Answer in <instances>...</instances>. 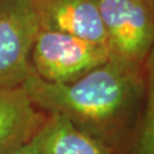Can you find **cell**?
<instances>
[{
	"instance_id": "cell-1",
	"label": "cell",
	"mask_w": 154,
	"mask_h": 154,
	"mask_svg": "<svg viewBox=\"0 0 154 154\" xmlns=\"http://www.w3.org/2000/svg\"><path fill=\"white\" fill-rule=\"evenodd\" d=\"M140 65L110 57L67 83L45 81L34 71L22 87L47 114H60L111 146L136 112L143 91Z\"/></svg>"
},
{
	"instance_id": "cell-2",
	"label": "cell",
	"mask_w": 154,
	"mask_h": 154,
	"mask_svg": "<svg viewBox=\"0 0 154 154\" xmlns=\"http://www.w3.org/2000/svg\"><path fill=\"white\" fill-rule=\"evenodd\" d=\"M110 58L106 45L94 44L66 33L41 29L33 46V71L45 81L67 83Z\"/></svg>"
},
{
	"instance_id": "cell-3",
	"label": "cell",
	"mask_w": 154,
	"mask_h": 154,
	"mask_svg": "<svg viewBox=\"0 0 154 154\" xmlns=\"http://www.w3.org/2000/svg\"><path fill=\"white\" fill-rule=\"evenodd\" d=\"M110 57L140 65L154 48L152 0H99Z\"/></svg>"
},
{
	"instance_id": "cell-4",
	"label": "cell",
	"mask_w": 154,
	"mask_h": 154,
	"mask_svg": "<svg viewBox=\"0 0 154 154\" xmlns=\"http://www.w3.org/2000/svg\"><path fill=\"white\" fill-rule=\"evenodd\" d=\"M40 30L34 4L0 0V87H20L33 71L31 55Z\"/></svg>"
},
{
	"instance_id": "cell-5",
	"label": "cell",
	"mask_w": 154,
	"mask_h": 154,
	"mask_svg": "<svg viewBox=\"0 0 154 154\" xmlns=\"http://www.w3.org/2000/svg\"><path fill=\"white\" fill-rule=\"evenodd\" d=\"M98 1L42 0L34 6L41 29L66 33L94 44L107 46Z\"/></svg>"
},
{
	"instance_id": "cell-6",
	"label": "cell",
	"mask_w": 154,
	"mask_h": 154,
	"mask_svg": "<svg viewBox=\"0 0 154 154\" xmlns=\"http://www.w3.org/2000/svg\"><path fill=\"white\" fill-rule=\"evenodd\" d=\"M47 114L20 87H0V154L32 139Z\"/></svg>"
},
{
	"instance_id": "cell-7",
	"label": "cell",
	"mask_w": 154,
	"mask_h": 154,
	"mask_svg": "<svg viewBox=\"0 0 154 154\" xmlns=\"http://www.w3.org/2000/svg\"><path fill=\"white\" fill-rule=\"evenodd\" d=\"M35 139L40 154H112L111 146L60 114H47Z\"/></svg>"
},
{
	"instance_id": "cell-8",
	"label": "cell",
	"mask_w": 154,
	"mask_h": 154,
	"mask_svg": "<svg viewBox=\"0 0 154 154\" xmlns=\"http://www.w3.org/2000/svg\"><path fill=\"white\" fill-rule=\"evenodd\" d=\"M132 154H154V48L147 56L146 107Z\"/></svg>"
},
{
	"instance_id": "cell-9",
	"label": "cell",
	"mask_w": 154,
	"mask_h": 154,
	"mask_svg": "<svg viewBox=\"0 0 154 154\" xmlns=\"http://www.w3.org/2000/svg\"><path fill=\"white\" fill-rule=\"evenodd\" d=\"M6 154H40L35 136H34L32 139H30L29 142L22 144V145H20V146H17V147H15L14 149L7 152Z\"/></svg>"
},
{
	"instance_id": "cell-10",
	"label": "cell",
	"mask_w": 154,
	"mask_h": 154,
	"mask_svg": "<svg viewBox=\"0 0 154 154\" xmlns=\"http://www.w3.org/2000/svg\"><path fill=\"white\" fill-rule=\"evenodd\" d=\"M29 1H31L32 4H34V5H35V4H38V2H40V1H42V0H29Z\"/></svg>"
},
{
	"instance_id": "cell-11",
	"label": "cell",
	"mask_w": 154,
	"mask_h": 154,
	"mask_svg": "<svg viewBox=\"0 0 154 154\" xmlns=\"http://www.w3.org/2000/svg\"><path fill=\"white\" fill-rule=\"evenodd\" d=\"M152 1H153V5H154V0H152Z\"/></svg>"
}]
</instances>
